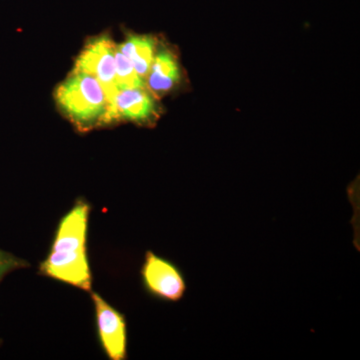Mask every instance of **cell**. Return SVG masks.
Returning <instances> with one entry per match:
<instances>
[{"label": "cell", "mask_w": 360, "mask_h": 360, "mask_svg": "<svg viewBox=\"0 0 360 360\" xmlns=\"http://www.w3.org/2000/svg\"><path fill=\"white\" fill-rule=\"evenodd\" d=\"M90 206L78 200L59 222L49 255L40 264L45 276L91 292V271L86 250Z\"/></svg>", "instance_id": "1"}, {"label": "cell", "mask_w": 360, "mask_h": 360, "mask_svg": "<svg viewBox=\"0 0 360 360\" xmlns=\"http://www.w3.org/2000/svg\"><path fill=\"white\" fill-rule=\"evenodd\" d=\"M59 108L80 129L101 124L108 108L105 94L96 78L72 72L56 90Z\"/></svg>", "instance_id": "2"}, {"label": "cell", "mask_w": 360, "mask_h": 360, "mask_svg": "<svg viewBox=\"0 0 360 360\" xmlns=\"http://www.w3.org/2000/svg\"><path fill=\"white\" fill-rule=\"evenodd\" d=\"M116 45L108 34L92 39L75 61L73 72H82L96 78L103 87L108 104L118 91L115 84Z\"/></svg>", "instance_id": "3"}, {"label": "cell", "mask_w": 360, "mask_h": 360, "mask_svg": "<svg viewBox=\"0 0 360 360\" xmlns=\"http://www.w3.org/2000/svg\"><path fill=\"white\" fill-rule=\"evenodd\" d=\"M141 277L146 290L158 300L176 302L186 295V281L179 267L153 251L146 253Z\"/></svg>", "instance_id": "4"}, {"label": "cell", "mask_w": 360, "mask_h": 360, "mask_svg": "<svg viewBox=\"0 0 360 360\" xmlns=\"http://www.w3.org/2000/svg\"><path fill=\"white\" fill-rule=\"evenodd\" d=\"M158 115L155 94L148 87L118 89L112 101L108 104L103 124L117 120L144 123Z\"/></svg>", "instance_id": "5"}, {"label": "cell", "mask_w": 360, "mask_h": 360, "mask_svg": "<svg viewBox=\"0 0 360 360\" xmlns=\"http://www.w3.org/2000/svg\"><path fill=\"white\" fill-rule=\"evenodd\" d=\"M96 309L97 329L104 352L111 360L127 356V322L123 315L113 309L97 293H91Z\"/></svg>", "instance_id": "6"}, {"label": "cell", "mask_w": 360, "mask_h": 360, "mask_svg": "<svg viewBox=\"0 0 360 360\" xmlns=\"http://www.w3.org/2000/svg\"><path fill=\"white\" fill-rule=\"evenodd\" d=\"M179 80L180 68L174 54L167 49L156 51L148 75L146 87L149 91L156 96H162L174 89Z\"/></svg>", "instance_id": "7"}, {"label": "cell", "mask_w": 360, "mask_h": 360, "mask_svg": "<svg viewBox=\"0 0 360 360\" xmlns=\"http://www.w3.org/2000/svg\"><path fill=\"white\" fill-rule=\"evenodd\" d=\"M156 39L150 35H129L117 49L142 78L148 77L156 53Z\"/></svg>", "instance_id": "8"}, {"label": "cell", "mask_w": 360, "mask_h": 360, "mask_svg": "<svg viewBox=\"0 0 360 360\" xmlns=\"http://www.w3.org/2000/svg\"><path fill=\"white\" fill-rule=\"evenodd\" d=\"M115 84L118 89L146 87L144 78L136 72L132 63L117 49V45L115 51Z\"/></svg>", "instance_id": "9"}, {"label": "cell", "mask_w": 360, "mask_h": 360, "mask_svg": "<svg viewBox=\"0 0 360 360\" xmlns=\"http://www.w3.org/2000/svg\"><path fill=\"white\" fill-rule=\"evenodd\" d=\"M26 266H28V264L25 260L15 257L13 253L0 250V283L7 274Z\"/></svg>", "instance_id": "10"}]
</instances>
